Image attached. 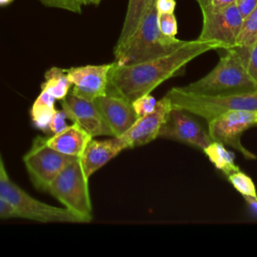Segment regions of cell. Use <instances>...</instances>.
<instances>
[{
	"label": "cell",
	"mask_w": 257,
	"mask_h": 257,
	"mask_svg": "<svg viewBox=\"0 0 257 257\" xmlns=\"http://www.w3.org/2000/svg\"><path fill=\"white\" fill-rule=\"evenodd\" d=\"M172 108L186 110L207 122L232 110H257V89L227 94H202L183 86L171 88L167 94Z\"/></svg>",
	"instance_id": "3"
},
{
	"label": "cell",
	"mask_w": 257,
	"mask_h": 257,
	"mask_svg": "<svg viewBox=\"0 0 257 257\" xmlns=\"http://www.w3.org/2000/svg\"><path fill=\"white\" fill-rule=\"evenodd\" d=\"M235 2L236 0H211L208 6L213 9H223L235 4Z\"/></svg>",
	"instance_id": "32"
},
{
	"label": "cell",
	"mask_w": 257,
	"mask_h": 257,
	"mask_svg": "<svg viewBox=\"0 0 257 257\" xmlns=\"http://www.w3.org/2000/svg\"><path fill=\"white\" fill-rule=\"evenodd\" d=\"M155 2L156 0H128L122 28L114 48L122 46L127 41Z\"/></svg>",
	"instance_id": "17"
},
{
	"label": "cell",
	"mask_w": 257,
	"mask_h": 257,
	"mask_svg": "<svg viewBox=\"0 0 257 257\" xmlns=\"http://www.w3.org/2000/svg\"><path fill=\"white\" fill-rule=\"evenodd\" d=\"M75 159L77 158L64 155L49 147L47 139L36 137L31 148L24 155L23 163L34 187L47 192L58 174Z\"/></svg>",
	"instance_id": "7"
},
{
	"label": "cell",
	"mask_w": 257,
	"mask_h": 257,
	"mask_svg": "<svg viewBox=\"0 0 257 257\" xmlns=\"http://www.w3.org/2000/svg\"><path fill=\"white\" fill-rule=\"evenodd\" d=\"M235 5L242 18L245 19L257 7V0H236Z\"/></svg>",
	"instance_id": "28"
},
{
	"label": "cell",
	"mask_w": 257,
	"mask_h": 257,
	"mask_svg": "<svg viewBox=\"0 0 257 257\" xmlns=\"http://www.w3.org/2000/svg\"><path fill=\"white\" fill-rule=\"evenodd\" d=\"M66 113L63 109L55 110L50 122H49V132L52 134H57L63 131L68 124L66 123Z\"/></svg>",
	"instance_id": "26"
},
{
	"label": "cell",
	"mask_w": 257,
	"mask_h": 257,
	"mask_svg": "<svg viewBox=\"0 0 257 257\" xmlns=\"http://www.w3.org/2000/svg\"><path fill=\"white\" fill-rule=\"evenodd\" d=\"M257 41V7L245 18L237 38L236 46L251 48Z\"/></svg>",
	"instance_id": "21"
},
{
	"label": "cell",
	"mask_w": 257,
	"mask_h": 257,
	"mask_svg": "<svg viewBox=\"0 0 257 257\" xmlns=\"http://www.w3.org/2000/svg\"><path fill=\"white\" fill-rule=\"evenodd\" d=\"M158 23H159V28L164 35L170 36V37H176L178 33V23H177V19L174 12L159 13Z\"/></svg>",
	"instance_id": "25"
},
{
	"label": "cell",
	"mask_w": 257,
	"mask_h": 257,
	"mask_svg": "<svg viewBox=\"0 0 257 257\" xmlns=\"http://www.w3.org/2000/svg\"><path fill=\"white\" fill-rule=\"evenodd\" d=\"M201 11L203 27L198 39L218 42L224 50L235 47L243 23L236 5L233 4L223 9H213L207 6Z\"/></svg>",
	"instance_id": "9"
},
{
	"label": "cell",
	"mask_w": 257,
	"mask_h": 257,
	"mask_svg": "<svg viewBox=\"0 0 257 257\" xmlns=\"http://www.w3.org/2000/svg\"><path fill=\"white\" fill-rule=\"evenodd\" d=\"M250 213L257 217V196H243Z\"/></svg>",
	"instance_id": "31"
},
{
	"label": "cell",
	"mask_w": 257,
	"mask_h": 257,
	"mask_svg": "<svg viewBox=\"0 0 257 257\" xmlns=\"http://www.w3.org/2000/svg\"><path fill=\"white\" fill-rule=\"evenodd\" d=\"M225 51L226 54L211 71L183 87L202 94H227L257 89V83L247 71L250 48L235 46Z\"/></svg>",
	"instance_id": "2"
},
{
	"label": "cell",
	"mask_w": 257,
	"mask_h": 257,
	"mask_svg": "<svg viewBox=\"0 0 257 257\" xmlns=\"http://www.w3.org/2000/svg\"><path fill=\"white\" fill-rule=\"evenodd\" d=\"M91 139L92 137L87 132L73 122L60 133L48 138L47 144L64 155L80 158Z\"/></svg>",
	"instance_id": "16"
},
{
	"label": "cell",
	"mask_w": 257,
	"mask_h": 257,
	"mask_svg": "<svg viewBox=\"0 0 257 257\" xmlns=\"http://www.w3.org/2000/svg\"><path fill=\"white\" fill-rule=\"evenodd\" d=\"M95 102L113 137L122 136L138 118L132 102L121 96L106 93L97 97Z\"/></svg>",
	"instance_id": "14"
},
{
	"label": "cell",
	"mask_w": 257,
	"mask_h": 257,
	"mask_svg": "<svg viewBox=\"0 0 257 257\" xmlns=\"http://www.w3.org/2000/svg\"><path fill=\"white\" fill-rule=\"evenodd\" d=\"M46 7L59 8L74 13H81L82 7L90 4L89 0H38Z\"/></svg>",
	"instance_id": "23"
},
{
	"label": "cell",
	"mask_w": 257,
	"mask_h": 257,
	"mask_svg": "<svg viewBox=\"0 0 257 257\" xmlns=\"http://www.w3.org/2000/svg\"><path fill=\"white\" fill-rule=\"evenodd\" d=\"M159 138L177 141L202 151L212 142L208 130H205L192 113L177 108L170 110Z\"/></svg>",
	"instance_id": "10"
},
{
	"label": "cell",
	"mask_w": 257,
	"mask_h": 257,
	"mask_svg": "<svg viewBox=\"0 0 257 257\" xmlns=\"http://www.w3.org/2000/svg\"><path fill=\"white\" fill-rule=\"evenodd\" d=\"M255 125H257V112H256V120H255Z\"/></svg>",
	"instance_id": "37"
},
{
	"label": "cell",
	"mask_w": 257,
	"mask_h": 257,
	"mask_svg": "<svg viewBox=\"0 0 257 257\" xmlns=\"http://www.w3.org/2000/svg\"><path fill=\"white\" fill-rule=\"evenodd\" d=\"M156 6L159 13H173L176 7L175 0H156Z\"/></svg>",
	"instance_id": "29"
},
{
	"label": "cell",
	"mask_w": 257,
	"mask_h": 257,
	"mask_svg": "<svg viewBox=\"0 0 257 257\" xmlns=\"http://www.w3.org/2000/svg\"><path fill=\"white\" fill-rule=\"evenodd\" d=\"M65 209L78 216L83 223L92 220V206L80 158L68 164L50 184L48 191Z\"/></svg>",
	"instance_id": "5"
},
{
	"label": "cell",
	"mask_w": 257,
	"mask_h": 257,
	"mask_svg": "<svg viewBox=\"0 0 257 257\" xmlns=\"http://www.w3.org/2000/svg\"><path fill=\"white\" fill-rule=\"evenodd\" d=\"M0 199L24 218L41 223H83L82 220L65 208L41 202L10 181L8 176L0 177Z\"/></svg>",
	"instance_id": "6"
},
{
	"label": "cell",
	"mask_w": 257,
	"mask_h": 257,
	"mask_svg": "<svg viewBox=\"0 0 257 257\" xmlns=\"http://www.w3.org/2000/svg\"><path fill=\"white\" fill-rule=\"evenodd\" d=\"M172 109L170 99L167 95L158 100L156 108L143 116L137 118L133 125L120 136L127 144L128 148L145 146L157 138L162 125Z\"/></svg>",
	"instance_id": "13"
},
{
	"label": "cell",
	"mask_w": 257,
	"mask_h": 257,
	"mask_svg": "<svg viewBox=\"0 0 257 257\" xmlns=\"http://www.w3.org/2000/svg\"><path fill=\"white\" fill-rule=\"evenodd\" d=\"M18 218L14 210L2 199H0V219Z\"/></svg>",
	"instance_id": "30"
},
{
	"label": "cell",
	"mask_w": 257,
	"mask_h": 257,
	"mask_svg": "<svg viewBox=\"0 0 257 257\" xmlns=\"http://www.w3.org/2000/svg\"><path fill=\"white\" fill-rule=\"evenodd\" d=\"M215 49H222V45L196 39L185 41L175 50L151 59L127 64L113 61L108 73L106 93L121 96L132 102L151 93L167 79L180 74L194 58Z\"/></svg>",
	"instance_id": "1"
},
{
	"label": "cell",
	"mask_w": 257,
	"mask_h": 257,
	"mask_svg": "<svg viewBox=\"0 0 257 257\" xmlns=\"http://www.w3.org/2000/svg\"><path fill=\"white\" fill-rule=\"evenodd\" d=\"M100 1H101V0H89V2H90L91 4H94V5H97Z\"/></svg>",
	"instance_id": "36"
},
{
	"label": "cell",
	"mask_w": 257,
	"mask_h": 257,
	"mask_svg": "<svg viewBox=\"0 0 257 257\" xmlns=\"http://www.w3.org/2000/svg\"><path fill=\"white\" fill-rule=\"evenodd\" d=\"M13 2V0H0V6H6Z\"/></svg>",
	"instance_id": "35"
},
{
	"label": "cell",
	"mask_w": 257,
	"mask_h": 257,
	"mask_svg": "<svg viewBox=\"0 0 257 257\" xmlns=\"http://www.w3.org/2000/svg\"><path fill=\"white\" fill-rule=\"evenodd\" d=\"M61 107L68 119L77 123L92 138L100 136L113 137L95 100L84 99L68 93L61 100Z\"/></svg>",
	"instance_id": "11"
},
{
	"label": "cell",
	"mask_w": 257,
	"mask_h": 257,
	"mask_svg": "<svg viewBox=\"0 0 257 257\" xmlns=\"http://www.w3.org/2000/svg\"><path fill=\"white\" fill-rule=\"evenodd\" d=\"M158 14L155 2L127 41L122 46L113 48L116 63H135L158 57L175 50L185 42L161 32Z\"/></svg>",
	"instance_id": "4"
},
{
	"label": "cell",
	"mask_w": 257,
	"mask_h": 257,
	"mask_svg": "<svg viewBox=\"0 0 257 257\" xmlns=\"http://www.w3.org/2000/svg\"><path fill=\"white\" fill-rule=\"evenodd\" d=\"M111 66L112 62L87 64L66 69L67 76L72 83L71 93L88 100H95L106 94L108 73Z\"/></svg>",
	"instance_id": "12"
},
{
	"label": "cell",
	"mask_w": 257,
	"mask_h": 257,
	"mask_svg": "<svg viewBox=\"0 0 257 257\" xmlns=\"http://www.w3.org/2000/svg\"><path fill=\"white\" fill-rule=\"evenodd\" d=\"M257 110H232L208 121V133L212 141L229 146L243 155L247 160H257V156L241 143L244 132L255 126Z\"/></svg>",
	"instance_id": "8"
},
{
	"label": "cell",
	"mask_w": 257,
	"mask_h": 257,
	"mask_svg": "<svg viewBox=\"0 0 257 257\" xmlns=\"http://www.w3.org/2000/svg\"><path fill=\"white\" fill-rule=\"evenodd\" d=\"M197 1H198L199 5H200V8L202 10V9H204L205 7H207L210 4L211 0H197Z\"/></svg>",
	"instance_id": "34"
},
{
	"label": "cell",
	"mask_w": 257,
	"mask_h": 257,
	"mask_svg": "<svg viewBox=\"0 0 257 257\" xmlns=\"http://www.w3.org/2000/svg\"><path fill=\"white\" fill-rule=\"evenodd\" d=\"M158 100L151 94H144L132 101L134 110L138 117L152 112L157 106Z\"/></svg>",
	"instance_id": "24"
},
{
	"label": "cell",
	"mask_w": 257,
	"mask_h": 257,
	"mask_svg": "<svg viewBox=\"0 0 257 257\" xmlns=\"http://www.w3.org/2000/svg\"><path fill=\"white\" fill-rule=\"evenodd\" d=\"M226 177L234 189L242 196H257L255 184L247 174L238 170Z\"/></svg>",
	"instance_id": "22"
},
{
	"label": "cell",
	"mask_w": 257,
	"mask_h": 257,
	"mask_svg": "<svg viewBox=\"0 0 257 257\" xmlns=\"http://www.w3.org/2000/svg\"><path fill=\"white\" fill-rule=\"evenodd\" d=\"M56 98L48 91L41 89L31 107V118L34 126L43 132L49 131V122L55 112Z\"/></svg>",
	"instance_id": "18"
},
{
	"label": "cell",
	"mask_w": 257,
	"mask_h": 257,
	"mask_svg": "<svg viewBox=\"0 0 257 257\" xmlns=\"http://www.w3.org/2000/svg\"><path fill=\"white\" fill-rule=\"evenodd\" d=\"M4 176H8V175L6 173V170H5V167H4V163H3L2 157L0 155V177H4Z\"/></svg>",
	"instance_id": "33"
},
{
	"label": "cell",
	"mask_w": 257,
	"mask_h": 257,
	"mask_svg": "<svg viewBox=\"0 0 257 257\" xmlns=\"http://www.w3.org/2000/svg\"><path fill=\"white\" fill-rule=\"evenodd\" d=\"M247 71L251 78L257 83V41L250 48L247 60Z\"/></svg>",
	"instance_id": "27"
},
{
	"label": "cell",
	"mask_w": 257,
	"mask_h": 257,
	"mask_svg": "<svg viewBox=\"0 0 257 257\" xmlns=\"http://www.w3.org/2000/svg\"><path fill=\"white\" fill-rule=\"evenodd\" d=\"M44 81L41 84V89L48 91L56 99L62 100L72 86L66 69L59 67H51L44 74Z\"/></svg>",
	"instance_id": "20"
},
{
	"label": "cell",
	"mask_w": 257,
	"mask_h": 257,
	"mask_svg": "<svg viewBox=\"0 0 257 257\" xmlns=\"http://www.w3.org/2000/svg\"><path fill=\"white\" fill-rule=\"evenodd\" d=\"M203 153L214 165V167L221 171L225 176L240 170L235 163V155L229 151L225 145L212 141L204 150Z\"/></svg>",
	"instance_id": "19"
},
{
	"label": "cell",
	"mask_w": 257,
	"mask_h": 257,
	"mask_svg": "<svg viewBox=\"0 0 257 257\" xmlns=\"http://www.w3.org/2000/svg\"><path fill=\"white\" fill-rule=\"evenodd\" d=\"M125 149H128V146L121 137H111L102 141H96L92 138L80 157V163L86 178L89 179L92 174Z\"/></svg>",
	"instance_id": "15"
}]
</instances>
